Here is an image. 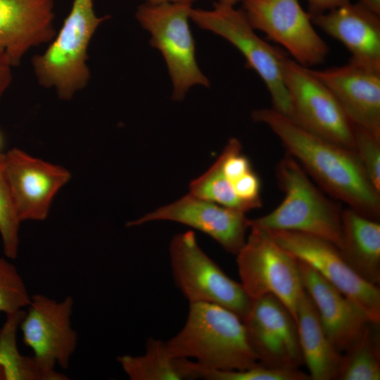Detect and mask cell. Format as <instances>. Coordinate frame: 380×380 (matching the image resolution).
I'll list each match as a JSON object with an SVG mask.
<instances>
[{
	"label": "cell",
	"instance_id": "1",
	"mask_svg": "<svg viewBox=\"0 0 380 380\" xmlns=\"http://www.w3.org/2000/svg\"><path fill=\"white\" fill-rule=\"evenodd\" d=\"M251 117L271 129L287 153L325 192L379 222L380 191L371 183L353 149L307 131L272 108L254 110Z\"/></svg>",
	"mask_w": 380,
	"mask_h": 380
},
{
	"label": "cell",
	"instance_id": "2",
	"mask_svg": "<svg viewBox=\"0 0 380 380\" xmlns=\"http://www.w3.org/2000/svg\"><path fill=\"white\" fill-rule=\"evenodd\" d=\"M166 343L175 355L204 369L241 370L260 364L241 317L216 304L189 303L183 327Z\"/></svg>",
	"mask_w": 380,
	"mask_h": 380
},
{
	"label": "cell",
	"instance_id": "3",
	"mask_svg": "<svg viewBox=\"0 0 380 380\" xmlns=\"http://www.w3.org/2000/svg\"><path fill=\"white\" fill-rule=\"evenodd\" d=\"M282 202L270 213L249 220L251 226L266 230L298 232L341 244L342 208L312 183L300 164L286 152L276 167Z\"/></svg>",
	"mask_w": 380,
	"mask_h": 380
},
{
	"label": "cell",
	"instance_id": "4",
	"mask_svg": "<svg viewBox=\"0 0 380 380\" xmlns=\"http://www.w3.org/2000/svg\"><path fill=\"white\" fill-rule=\"evenodd\" d=\"M110 18L99 16L94 0H73L70 11L47 49L32 60L40 85L68 101L85 88L90 79L88 49L99 25Z\"/></svg>",
	"mask_w": 380,
	"mask_h": 380
},
{
	"label": "cell",
	"instance_id": "5",
	"mask_svg": "<svg viewBox=\"0 0 380 380\" xmlns=\"http://www.w3.org/2000/svg\"><path fill=\"white\" fill-rule=\"evenodd\" d=\"M192 4L145 2L135 13L140 25L151 35L150 45L163 55L172 84V98L177 101L183 100L194 85L210 86L196 61L189 23Z\"/></svg>",
	"mask_w": 380,
	"mask_h": 380
},
{
	"label": "cell",
	"instance_id": "6",
	"mask_svg": "<svg viewBox=\"0 0 380 380\" xmlns=\"http://www.w3.org/2000/svg\"><path fill=\"white\" fill-rule=\"evenodd\" d=\"M189 16L199 27L224 38L241 52L247 67L265 84L272 108L290 118L291 105L284 82L286 56L256 34L243 11L217 1L211 10L191 8Z\"/></svg>",
	"mask_w": 380,
	"mask_h": 380
},
{
	"label": "cell",
	"instance_id": "7",
	"mask_svg": "<svg viewBox=\"0 0 380 380\" xmlns=\"http://www.w3.org/2000/svg\"><path fill=\"white\" fill-rule=\"evenodd\" d=\"M169 253L175 284L189 303L219 305L241 319L246 315L252 299L201 248L192 231L174 236Z\"/></svg>",
	"mask_w": 380,
	"mask_h": 380
},
{
	"label": "cell",
	"instance_id": "8",
	"mask_svg": "<svg viewBox=\"0 0 380 380\" xmlns=\"http://www.w3.org/2000/svg\"><path fill=\"white\" fill-rule=\"evenodd\" d=\"M249 228L248 239L236 254L240 283L252 300L267 294L276 296L296 320L303 289L298 259L278 244L266 229Z\"/></svg>",
	"mask_w": 380,
	"mask_h": 380
},
{
	"label": "cell",
	"instance_id": "9",
	"mask_svg": "<svg viewBox=\"0 0 380 380\" xmlns=\"http://www.w3.org/2000/svg\"><path fill=\"white\" fill-rule=\"evenodd\" d=\"M284 82L291 105L290 118L294 122L321 138L353 149L354 125L310 68L286 57Z\"/></svg>",
	"mask_w": 380,
	"mask_h": 380
},
{
	"label": "cell",
	"instance_id": "10",
	"mask_svg": "<svg viewBox=\"0 0 380 380\" xmlns=\"http://www.w3.org/2000/svg\"><path fill=\"white\" fill-rule=\"evenodd\" d=\"M273 239L297 259L307 263L358 306L374 323L380 322V289L361 278L333 243L310 234L267 230Z\"/></svg>",
	"mask_w": 380,
	"mask_h": 380
},
{
	"label": "cell",
	"instance_id": "11",
	"mask_svg": "<svg viewBox=\"0 0 380 380\" xmlns=\"http://www.w3.org/2000/svg\"><path fill=\"white\" fill-rule=\"evenodd\" d=\"M242 10L255 30L281 45L301 65L310 68L326 60L329 46L298 0H244Z\"/></svg>",
	"mask_w": 380,
	"mask_h": 380
},
{
	"label": "cell",
	"instance_id": "12",
	"mask_svg": "<svg viewBox=\"0 0 380 380\" xmlns=\"http://www.w3.org/2000/svg\"><path fill=\"white\" fill-rule=\"evenodd\" d=\"M72 306L70 296L58 303L44 295H34L19 324L25 345L32 350L35 362L51 380L68 379L54 367L58 363L67 368L77 346V334L70 325Z\"/></svg>",
	"mask_w": 380,
	"mask_h": 380
},
{
	"label": "cell",
	"instance_id": "13",
	"mask_svg": "<svg viewBox=\"0 0 380 380\" xmlns=\"http://www.w3.org/2000/svg\"><path fill=\"white\" fill-rule=\"evenodd\" d=\"M242 321L260 364L298 369L303 363L296 322L276 296L267 294L252 300Z\"/></svg>",
	"mask_w": 380,
	"mask_h": 380
},
{
	"label": "cell",
	"instance_id": "14",
	"mask_svg": "<svg viewBox=\"0 0 380 380\" xmlns=\"http://www.w3.org/2000/svg\"><path fill=\"white\" fill-rule=\"evenodd\" d=\"M4 156L5 174L20 221L45 220L55 196L70 179V171L17 148Z\"/></svg>",
	"mask_w": 380,
	"mask_h": 380
},
{
	"label": "cell",
	"instance_id": "15",
	"mask_svg": "<svg viewBox=\"0 0 380 380\" xmlns=\"http://www.w3.org/2000/svg\"><path fill=\"white\" fill-rule=\"evenodd\" d=\"M169 220L199 230L226 251L236 255L246 242L249 219L245 213L198 198L190 193L177 201L129 222L127 227Z\"/></svg>",
	"mask_w": 380,
	"mask_h": 380
},
{
	"label": "cell",
	"instance_id": "16",
	"mask_svg": "<svg viewBox=\"0 0 380 380\" xmlns=\"http://www.w3.org/2000/svg\"><path fill=\"white\" fill-rule=\"evenodd\" d=\"M310 70L333 94L354 126L380 137V71L350 61Z\"/></svg>",
	"mask_w": 380,
	"mask_h": 380
},
{
	"label": "cell",
	"instance_id": "17",
	"mask_svg": "<svg viewBox=\"0 0 380 380\" xmlns=\"http://www.w3.org/2000/svg\"><path fill=\"white\" fill-rule=\"evenodd\" d=\"M53 0H0V56L12 67L56 34Z\"/></svg>",
	"mask_w": 380,
	"mask_h": 380
},
{
	"label": "cell",
	"instance_id": "18",
	"mask_svg": "<svg viewBox=\"0 0 380 380\" xmlns=\"http://www.w3.org/2000/svg\"><path fill=\"white\" fill-rule=\"evenodd\" d=\"M301 280L324 331L343 353L362 335L371 321L365 312L307 263L298 259Z\"/></svg>",
	"mask_w": 380,
	"mask_h": 380
},
{
	"label": "cell",
	"instance_id": "19",
	"mask_svg": "<svg viewBox=\"0 0 380 380\" xmlns=\"http://www.w3.org/2000/svg\"><path fill=\"white\" fill-rule=\"evenodd\" d=\"M379 15L350 1L311 18L314 25L347 49L350 62L380 71Z\"/></svg>",
	"mask_w": 380,
	"mask_h": 380
},
{
	"label": "cell",
	"instance_id": "20",
	"mask_svg": "<svg viewBox=\"0 0 380 380\" xmlns=\"http://www.w3.org/2000/svg\"><path fill=\"white\" fill-rule=\"evenodd\" d=\"M296 321L303 362L310 379H335L342 353L327 336L313 301L304 287L298 301Z\"/></svg>",
	"mask_w": 380,
	"mask_h": 380
},
{
	"label": "cell",
	"instance_id": "21",
	"mask_svg": "<svg viewBox=\"0 0 380 380\" xmlns=\"http://www.w3.org/2000/svg\"><path fill=\"white\" fill-rule=\"evenodd\" d=\"M340 251L363 279L380 283V224L350 208L342 210Z\"/></svg>",
	"mask_w": 380,
	"mask_h": 380
},
{
	"label": "cell",
	"instance_id": "22",
	"mask_svg": "<svg viewBox=\"0 0 380 380\" xmlns=\"http://www.w3.org/2000/svg\"><path fill=\"white\" fill-rule=\"evenodd\" d=\"M131 380H191L198 378L196 362L175 355L166 341L149 338L146 352L139 356L118 358Z\"/></svg>",
	"mask_w": 380,
	"mask_h": 380
},
{
	"label": "cell",
	"instance_id": "23",
	"mask_svg": "<svg viewBox=\"0 0 380 380\" xmlns=\"http://www.w3.org/2000/svg\"><path fill=\"white\" fill-rule=\"evenodd\" d=\"M378 325L369 322L361 337L341 354L336 380L380 379Z\"/></svg>",
	"mask_w": 380,
	"mask_h": 380
},
{
	"label": "cell",
	"instance_id": "24",
	"mask_svg": "<svg viewBox=\"0 0 380 380\" xmlns=\"http://www.w3.org/2000/svg\"><path fill=\"white\" fill-rule=\"evenodd\" d=\"M25 312L19 310L7 315L0 331V377L4 379L51 380L34 359L20 355L16 348L15 334Z\"/></svg>",
	"mask_w": 380,
	"mask_h": 380
},
{
	"label": "cell",
	"instance_id": "25",
	"mask_svg": "<svg viewBox=\"0 0 380 380\" xmlns=\"http://www.w3.org/2000/svg\"><path fill=\"white\" fill-rule=\"evenodd\" d=\"M189 189V193L198 198L245 213L248 211L236 196L217 159L203 175L190 183Z\"/></svg>",
	"mask_w": 380,
	"mask_h": 380
},
{
	"label": "cell",
	"instance_id": "26",
	"mask_svg": "<svg viewBox=\"0 0 380 380\" xmlns=\"http://www.w3.org/2000/svg\"><path fill=\"white\" fill-rule=\"evenodd\" d=\"M4 165V153H0V234L5 255L14 259L18 254L21 222L15 211Z\"/></svg>",
	"mask_w": 380,
	"mask_h": 380
},
{
	"label": "cell",
	"instance_id": "27",
	"mask_svg": "<svg viewBox=\"0 0 380 380\" xmlns=\"http://www.w3.org/2000/svg\"><path fill=\"white\" fill-rule=\"evenodd\" d=\"M199 379L205 380H309V374L298 369L270 367L261 364L241 370H213L198 365Z\"/></svg>",
	"mask_w": 380,
	"mask_h": 380
},
{
	"label": "cell",
	"instance_id": "28",
	"mask_svg": "<svg viewBox=\"0 0 380 380\" xmlns=\"http://www.w3.org/2000/svg\"><path fill=\"white\" fill-rule=\"evenodd\" d=\"M25 285L15 267L0 258V312L6 315L21 310L30 303Z\"/></svg>",
	"mask_w": 380,
	"mask_h": 380
},
{
	"label": "cell",
	"instance_id": "29",
	"mask_svg": "<svg viewBox=\"0 0 380 380\" xmlns=\"http://www.w3.org/2000/svg\"><path fill=\"white\" fill-rule=\"evenodd\" d=\"M353 150L371 183L380 191V137L354 126Z\"/></svg>",
	"mask_w": 380,
	"mask_h": 380
},
{
	"label": "cell",
	"instance_id": "30",
	"mask_svg": "<svg viewBox=\"0 0 380 380\" xmlns=\"http://www.w3.org/2000/svg\"><path fill=\"white\" fill-rule=\"evenodd\" d=\"M308 4V12L312 16L323 13L331 9L339 7L351 0H307Z\"/></svg>",
	"mask_w": 380,
	"mask_h": 380
},
{
	"label": "cell",
	"instance_id": "31",
	"mask_svg": "<svg viewBox=\"0 0 380 380\" xmlns=\"http://www.w3.org/2000/svg\"><path fill=\"white\" fill-rule=\"evenodd\" d=\"M11 65L4 56H0V99L8 88L11 80Z\"/></svg>",
	"mask_w": 380,
	"mask_h": 380
},
{
	"label": "cell",
	"instance_id": "32",
	"mask_svg": "<svg viewBox=\"0 0 380 380\" xmlns=\"http://www.w3.org/2000/svg\"><path fill=\"white\" fill-rule=\"evenodd\" d=\"M358 1L370 11L380 15V0H358Z\"/></svg>",
	"mask_w": 380,
	"mask_h": 380
},
{
	"label": "cell",
	"instance_id": "33",
	"mask_svg": "<svg viewBox=\"0 0 380 380\" xmlns=\"http://www.w3.org/2000/svg\"><path fill=\"white\" fill-rule=\"evenodd\" d=\"M145 1L146 2H148V3L157 4V3H162V2H179V1H186V2L194 3V1L197 0H145Z\"/></svg>",
	"mask_w": 380,
	"mask_h": 380
},
{
	"label": "cell",
	"instance_id": "34",
	"mask_svg": "<svg viewBox=\"0 0 380 380\" xmlns=\"http://www.w3.org/2000/svg\"><path fill=\"white\" fill-rule=\"evenodd\" d=\"M244 0H219L218 1L222 4L231 5V6H235L236 4H237L239 1H243Z\"/></svg>",
	"mask_w": 380,
	"mask_h": 380
},
{
	"label": "cell",
	"instance_id": "35",
	"mask_svg": "<svg viewBox=\"0 0 380 380\" xmlns=\"http://www.w3.org/2000/svg\"><path fill=\"white\" fill-rule=\"evenodd\" d=\"M1 134H0V146H1Z\"/></svg>",
	"mask_w": 380,
	"mask_h": 380
}]
</instances>
